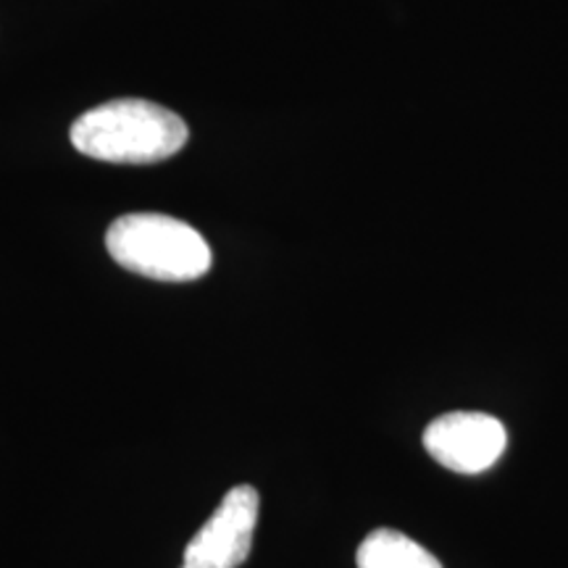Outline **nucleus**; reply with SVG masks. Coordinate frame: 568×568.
Instances as JSON below:
<instances>
[{
    "mask_svg": "<svg viewBox=\"0 0 568 568\" xmlns=\"http://www.w3.org/2000/svg\"><path fill=\"white\" fill-rule=\"evenodd\" d=\"M358 568H443L424 545L395 529H374L358 552H355Z\"/></svg>",
    "mask_w": 568,
    "mask_h": 568,
    "instance_id": "obj_5",
    "label": "nucleus"
},
{
    "mask_svg": "<svg viewBox=\"0 0 568 568\" xmlns=\"http://www.w3.org/2000/svg\"><path fill=\"white\" fill-rule=\"evenodd\" d=\"M111 258L126 272L159 282H193L213 264L205 237L166 213H126L105 232Z\"/></svg>",
    "mask_w": 568,
    "mask_h": 568,
    "instance_id": "obj_2",
    "label": "nucleus"
},
{
    "mask_svg": "<svg viewBox=\"0 0 568 568\" xmlns=\"http://www.w3.org/2000/svg\"><path fill=\"white\" fill-rule=\"evenodd\" d=\"M424 447L439 466L456 474L487 471L508 447V432L500 418L479 410H453L426 426Z\"/></svg>",
    "mask_w": 568,
    "mask_h": 568,
    "instance_id": "obj_3",
    "label": "nucleus"
},
{
    "mask_svg": "<svg viewBox=\"0 0 568 568\" xmlns=\"http://www.w3.org/2000/svg\"><path fill=\"white\" fill-rule=\"evenodd\" d=\"M261 495L251 485H237L224 495L209 521L197 529L184 550L182 568H237L253 548Z\"/></svg>",
    "mask_w": 568,
    "mask_h": 568,
    "instance_id": "obj_4",
    "label": "nucleus"
},
{
    "mask_svg": "<svg viewBox=\"0 0 568 568\" xmlns=\"http://www.w3.org/2000/svg\"><path fill=\"white\" fill-rule=\"evenodd\" d=\"M187 124L159 103L109 101L71 124V142L84 155L109 163H159L187 145Z\"/></svg>",
    "mask_w": 568,
    "mask_h": 568,
    "instance_id": "obj_1",
    "label": "nucleus"
}]
</instances>
